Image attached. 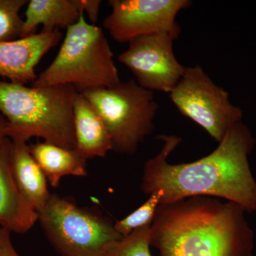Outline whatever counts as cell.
I'll use <instances>...</instances> for the list:
<instances>
[{
	"mask_svg": "<svg viewBox=\"0 0 256 256\" xmlns=\"http://www.w3.org/2000/svg\"><path fill=\"white\" fill-rule=\"evenodd\" d=\"M158 138L163 146L144 164L143 193L161 191L160 204L206 196L234 202L248 212H256V182L248 162L256 139L246 124H234L216 149L192 162L170 164L168 156L182 139L166 134Z\"/></svg>",
	"mask_w": 256,
	"mask_h": 256,
	"instance_id": "1",
	"label": "cell"
},
{
	"mask_svg": "<svg viewBox=\"0 0 256 256\" xmlns=\"http://www.w3.org/2000/svg\"><path fill=\"white\" fill-rule=\"evenodd\" d=\"M240 205L206 196L160 204L150 245L160 256H254V234Z\"/></svg>",
	"mask_w": 256,
	"mask_h": 256,
	"instance_id": "2",
	"label": "cell"
},
{
	"mask_svg": "<svg viewBox=\"0 0 256 256\" xmlns=\"http://www.w3.org/2000/svg\"><path fill=\"white\" fill-rule=\"evenodd\" d=\"M78 92L72 86L28 87L0 80V112L8 137L28 142L32 138L75 149L74 105Z\"/></svg>",
	"mask_w": 256,
	"mask_h": 256,
	"instance_id": "3",
	"label": "cell"
},
{
	"mask_svg": "<svg viewBox=\"0 0 256 256\" xmlns=\"http://www.w3.org/2000/svg\"><path fill=\"white\" fill-rule=\"evenodd\" d=\"M120 82L114 53L104 30L88 22L82 14L67 28L56 56L32 86L69 85L82 94Z\"/></svg>",
	"mask_w": 256,
	"mask_h": 256,
	"instance_id": "4",
	"label": "cell"
},
{
	"mask_svg": "<svg viewBox=\"0 0 256 256\" xmlns=\"http://www.w3.org/2000/svg\"><path fill=\"white\" fill-rule=\"evenodd\" d=\"M82 94L106 124L112 151L134 154L154 131V119L159 108L154 92L141 87L134 79Z\"/></svg>",
	"mask_w": 256,
	"mask_h": 256,
	"instance_id": "5",
	"label": "cell"
},
{
	"mask_svg": "<svg viewBox=\"0 0 256 256\" xmlns=\"http://www.w3.org/2000/svg\"><path fill=\"white\" fill-rule=\"evenodd\" d=\"M38 214L47 240L60 256H105L108 246L122 238L110 218L68 197L52 194Z\"/></svg>",
	"mask_w": 256,
	"mask_h": 256,
	"instance_id": "6",
	"label": "cell"
},
{
	"mask_svg": "<svg viewBox=\"0 0 256 256\" xmlns=\"http://www.w3.org/2000/svg\"><path fill=\"white\" fill-rule=\"evenodd\" d=\"M170 98L180 114L218 143L230 128L242 122V109L230 102L228 92L216 85L200 66L185 68Z\"/></svg>",
	"mask_w": 256,
	"mask_h": 256,
	"instance_id": "7",
	"label": "cell"
},
{
	"mask_svg": "<svg viewBox=\"0 0 256 256\" xmlns=\"http://www.w3.org/2000/svg\"><path fill=\"white\" fill-rule=\"evenodd\" d=\"M110 14L104 28L120 44L138 37L169 34L178 38L181 32L176 22L180 11L188 9V0H110Z\"/></svg>",
	"mask_w": 256,
	"mask_h": 256,
	"instance_id": "8",
	"label": "cell"
},
{
	"mask_svg": "<svg viewBox=\"0 0 256 256\" xmlns=\"http://www.w3.org/2000/svg\"><path fill=\"white\" fill-rule=\"evenodd\" d=\"M175 40L165 33L138 37L128 43L118 60L132 72L141 87L170 94L186 68L175 56Z\"/></svg>",
	"mask_w": 256,
	"mask_h": 256,
	"instance_id": "9",
	"label": "cell"
},
{
	"mask_svg": "<svg viewBox=\"0 0 256 256\" xmlns=\"http://www.w3.org/2000/svg\"><path fill=\"white\" fill-rule=\"evenodd\" d=\"M62 38V32L56 30L0 42V77L14 84H33L37 78L36 66Z\"/></svg>",
	"mask_w": 256,
	"mask_h": 256,
	"instance_id": "10",
	"label": "cell"
},
{
	"mask_svg": "<svg viewBox=\"0 0 256 256\" xmlns=\"http://www.w3.org/2000/svg\"><path fill=\"white\" fill-rule=\"evenodd\" d=\"M12 141L0 144V228L24 234L38 222V213L26 202L18 190L12 169Z\"/></svg>",
	"mask_w": 256,
	"mask_h": 256,
	"instance_id": "11",
	"label": "cell"
},
{
	"mask_svg": "<svg viewBox=\"0 0 256 256\" xmlns=\"http://www.w3.org/2000/svg\"><path fill=\"white\" fill-rule=\"evenodd\" d=\"M75 150L86 159L105 158L112 151L111 138L97 111L82 94L78 92L74 105Z\"/></svg>",
	"mask_w": 256,
	"mask_h": 256,
	"instance_id": "12",
	"label": "cell"
},
{
	"mask_svg": "<svg viewBox=\"0 0 256 256\" xmlns=\"http://www.w3.org/2000/svg\"><path fill=\"white\" fill-rule=\"evenodd\" d=\"M11 160L18 190L28 204L38 213L52 196L44 173L32 156L28 142L12 141Z\"/></svg>",
	"mask_w": 256,
	"mask_h": 256,
	"instance_id": "13",
	"label": "cell"
},
{
	"mask_svg": "<svg viewBox=\"0 0 256 256\" xmlns=\"http://www.w3.org/2000/svg\"><path fill=\"white\" fill-rule=\"evenodd\" d=\"M84 14L80 0H30L25 12L21 38L32 34L38 26L42 32L68 28Z\"/></svg>",
	"mask_w": 256,
	"mask_h": 256,
	"instance_id": "14",
	"label": "cell"
},
{
	"mask_svg": "<svg viewBox=\"0 0 256 256\" xmlns=\"http://www.w3.org/2000/svg\"><path fill=\"white\" fill-rule=\"evenodd\" d=\"M30 150L52 188H58L64 176L87 175V159L75 149L44 141L31 144Z\"/></svg>",
	"mask_w": 256,
	"mask_h": 256,
	"instance_id": "15",
	"label": "cell"
},
{
	"mask_svg": "<svg viewBox=\"0 0 256 256\" xmlns=\"http://www.w3.org/2000/svg\"><path fill=\"white\" fill-rule=\"evenodd\" d=\"M151 224L133 230L120 240L110 244L105 256H152L150 245Z\"/></svg>",
	"mask_w": 256,
	"mask_h": 256,
	"instance_id": "16",
	"label": "cell"
},
{
	"mask_svg": "<svg viewBox=\"0 0 256 256\" xmlns=\"http://www.w3.org/2000/svg\"><path fill=\"white\" fill-rule=\"evenodd\" d=\"M28 0H0V42L21 38L24 20L20 12Z\"/></svg>",
	"mask_w": 256,
	"mask_h": 256,
	"instance_id": "17",
	"label": "cell"
},
{
	"mask_svg": "<svg viewBox=\"0 0 256 256\" xmlns=\"http://www.w3.org/2000/svg\"><path fill=\"white\" fill-rule=\"evenodd\" d=\"M161 191H156L150 195L149 198L144 204L130 214L126 218L117 220L114 224V228L122 237H126L133 230L152 224L156 208L161 202Z\"/></svg>",
	"mask_w": 256,
	"mask_h": 256,
	"instance_id": "18",
	"label": "cell"
},
{
	"mask_svg": "<svg viewBox=\"0 0 256 256\" xmlns=\"http://www.w3.org/2000/svg\"><path fill=\"white\" fill-rule=\"evenodd\" d=\"M10 234L6 229L0 228V256H21L13 246Z\"/></svg>",
	"mask_w": 256,
	"mask_h": 256,
	"instance_id": "19",
	"label": "cell"
},
{
	"mask_svg": "<svg viewBox=\"0 0 256 256\" xmlns=\"http://www.w3.org/2000/svg\"><path fill=\"white\" fill-rule=\"evenodd\" d=\"M80 3H82V10L84 14L88 15L90 24H96L98 18L101 1L100 0H80Z\"/></svg>",
	"mask_w": 256,
	"mask_h": 256,
	"instance_id": "20",
	"label": "cell"
},
{
	"mask_svg": "<svg viewBox=\"0 0 256 256\" xmlns=\"http://www.w3.org/2000/svg\"><path fill=\"white\" fill-rule=\"evenodd\" d=\"M8 137V122L2 114H0V144Z\"/></svg>",
	"mask_w": 256,
	"mask_h": 256,
	"instance_id": "21",
	"label": "cell"
}]
</instances>
